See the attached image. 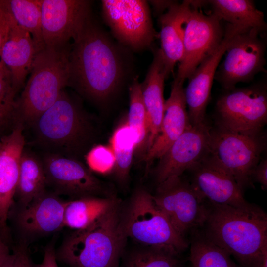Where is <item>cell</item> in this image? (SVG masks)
Here are the masks:
<instances>
[{
	"label": "cell",
	"mask_w": 267,
	"mask_h": 267,
	"mask_svg": "<svg viewBox=\"0 0 267 267\" xmlns=\"http://www.w3.org/2000/svg\"><path fill=\"white\" fill-rule=\"evenodd\" d=\"M257 267H267V250L265 251Z\"/></svg>",
	"instance_id": "obj_39"
},
{
	"label": "cell",
	"mask_w": 267,
	"mask_h": 267,
	"mask_svg": "<svg viewBox=\"0 0 267 267\" xmlns=\"http://www.w3.org/2000/svg\"><path fill=\"white\" fill-rule=\"evenodd\" d=\"M129 97L130 107L126 122L135 138V153L145 156L149 136V125L143 100L141 83L137 79H135L130 87Z\"/></svg>",
	"instance_id": "obj_28"
},
{
	"label": "cell",
	"mask_w": 267,
	"mask_h": 267,
	"mask_svg": "<svg viewBox=\"0 0 267 267\" xmlns=\"http://www.w3.org/2000/svg\"><path fill=\"white\" fill-rule=\"evenodd\" d=\"M263 32L251 29L236 34L218 66L214 79L225 90L239 83H248L259 73L266 72V42Z\"/></svg>",
	"instance_id": "obj_10"
},
{
	"label": "cell",
	"mask_w": 267,
	"mask_h": 267,
	"mask_svg": "<svg viewBox=\"0 0 267 267\" xmlns=\"http://www.w3.org/2000/svg\"><path fill=\"white\" fill-rule=\"evenodd\" d=\"M115 158L114 171L121 182L127 179L136 148L134 136L127 122L120 124L115 130L110 139V145Z\"/></svg>",
	"instance_id": "obj_30"
},
{
	"label": "cell",
	"mask_w": 267,
	"mask_h": 267,
	"mask_svg": "<svg viewBox=\"0 0 267 267\" xmlns=\"http://www.w3.org/2000/svg\"><path fill=\"white\" fill-rule=\"evenodd\" d=\"M73 41L68 85L93 100L105 101L117 90L124 75L117 46L90 15Z\"/></svg>",
	"instance_id": "obj_1"
},
{
	"label": "cell",
	"mask_w": 267,
	"mask_h": 267,
	"mask_svg": "<svg viewBox=\"0 0 267 267\" xmlns=\"http://www.w3.org/2000/svg\"><path fill=\"white\" fill-rule=\"evenodd\" d=\"M85 159L92 172L105 175L115 168V158L110 146L99 144L92 147L86 154Z\"/></svg>",
	"instance_id": "obj_33"
},
{
	"label": "cell",
	"mask_w": 267,
	"mask_h": 267,
	"mask_svg": "<svg viewBox=\"0 0 267 267\" xmlns=\"http://www.w3.org/2000/svg\"><path fill=\"white\" fill-rule=\"evenodd\" d=\"M153 6L157 12H162L165 9H168L173 1H151Z\"/></svg>",
	"instance_id": "obj_38"
},
{
	"label": "cell",
	"mask_w": 267,
	"mask_h": 267,
	"mask_svg": "<svg viewBox=\"0 0 267 267\" xmlns=\"http://www.w3.org/2000/svg\"><path fill=\"white\" fill-rule=\"evenodd\" d=\"M26 245L22 242L11 252L0 236V267H40L32 260Z\"/></svg>",
	"instance_id": "obj_34"
},
{
	"label": "cell",
	"mask_w": 267,
	"mask_h": 267,
	"mask_svg": "<svg viewBox=\"0 0 267 267\" xmlns=\"http://www.w3.org/2000/svg\"><path fill=\"white\" fill-rule=\"evenodd\" d=\"M70 44L44 46L34 58L30 77L16 100L13 117L32 124L57 100L70 77Z\"/></svg>",
	"instance_id": "obj_4"
},
{
	"label": "cell",
	"mask_w": 267,
	"mask_h": 267,
	"mask_svg": "<svg viewBox=\"0 0 267 267\" xmlns=\"http://www.w3.org/2000/svg\"><path fill=\"white\" fill-rule=\"evenodd\" d=\"M266 147L263 132L244 134L217 126L211 128L210 154L231 174L243 191L253 187L252 173Z\"/></svg>",
	"instance_id": "obj_7"
},
{
	"label": "cell",
	"mask_w": 267,
	"mask_h": 267,
	"mask_svg": "<svg viewBox=\"0 0 267 267\" xmlns=\"http://www.w3.org/2000/svg\"><path fill=\"white\" fill-rule=\"evenodd\" d=\"M190 6V0H184L181 3L173 1L159 18L160 50L167 77L183 57L184 26Z\"/></svg>",
	"instance_id": "obj_22"
},
{
	"label": "cell",
	"mask_w": 267,
	"mask_h": 267,
	"mask_svg": "<svg viewBox=\"0 0 267 267\" xmlns=\"http://www.w3.org/2000/svg\"><path fill=\"white\" fill-rule=\"evenodd\" d=\"M191 126L183 84L174 79L171 84L170 96L165 101L164 115L159 134L145 156L147 165L159 159Z\"/></svg>",
	"instance_id": "obj_20"
},
{
	"label": "cell",
	"mask_w": 267,
	"mask_h": 267,
	"mask_svg": "<svg viewBox=\"0 0 267 267\" xmlns=\"http://www.w3.org/2000/svg\"><path fill=\"white\" fill-rule=\"evenodd\" d=\"M24 124L17 121L0 140V235L8 234L7 220L15 198L20 162L25 144Z\"/></svg>",
	"instance_id": "obj_18"
},
{
	"label": "cell",
	"mask_w": 267,
	"mask_h": 267,
	"mask_svg": "<svg viewBox=\"0 0 267 267\" xmlns=\"http://www.w3.org/2000/svg\"><path fill=\"white\" fill-rule=\"evenodd\" d=\"M11 19L9 34L0 56L1 61L10 71L13 87L17 92L30 73L37 51L30 33L19 26L11 16Z\"/></svg>",
	"instance_id": "obj_21"
},
{
	"label": "cell",
	"mask_w": 267,
	"mask_h": 267,
	"mask_svg": "<svg viewBox=\"0 0 267 267\" xmlns=\"http://www.w3.org/2000/svg\"><path fill=\"white\" fill-rule=\"evenodd\" d=\"M31 124L36 142L45 153L74 159L84 150L92 134L86 114L64 90L56 102Z\"/></svg>",
	"instance_id": "obj_5"
},
{
	"label": "cell",
	"mask_w": 267,
	"mask_h": 267,
	"mask_svg": "<svg viewBox=\"0 0 267 267\" xmlns=\"http://www.w3.org/2000/svg\"><path fill=\"white\" fill-rule=\"evenodd\" d=\"M16 93L10 71L0 61V125L13 117Z\"/></svg>",
	"instance_id": "obj_32"
},
{
	"label": "cell",
	"mask_w": 267,
	"mask_h": 267,
	"mask_svg": "<svg viewBox=\"0 0 267 267\" xmlns=\"http://www.w3.org/2000/svg\"><path fill=\"white\" fill-rule=\"evenodd\" d=\"M265 83L225 90L216 104V126L240 133L263 132L267 122Z\"/></svg>",
	"instance_id": "obj_8"
},
{
	"label": "cell",
	"mask_w": 267,
	"mask_h": 267,
	"mask_svg": "<svg viewBox=\"0 0 267 267\" xmlns=\"http://www.w3.org/2000/svg\"><path fill=\"white\" fill-rule=\"evenodd\" d=\"M119 267H182L179 256L165 250L144 247L133 251Z\"/></svg>",
	"instance_id": "obj_31"
},
{
	"label": "cell",
	"mask_w": 267,
	"mask_h": 267,
	"mask_svg": "<svg viewBox=\"0 0 267 267\" xmlns=\"http://www.w3.org/2000/svg\"><path fill=\"white\" fill-rule=\"evenodd\" d=\"M188 171L190 182L204 200L251 213L265 212L245 200L233 177L210 152Z\"/></svg>",
	"instance_id": "obj_13"
},
{
	"label": "cell",
	"mask_w": 267,
	"mask_h": 267,
	"mask_svg": "<svg viewBox=\"0 0 267 267\" xmlns=\"http://www.w3.org/2000/svg\"><path fill=\"white\" fill-rule=\"evenodd\" d=\"M167 78L160 49L155 50L153 61L145 78L141 83L142 94L149 125L147 151L159 134L164 115V81Z\"/></svg>",
	"instance_id": "obj_23"
},
{
	"label": "cell",
	"mask_w": 267,
	"mask_h": 267,
	"mask_svg": "<svg viewBox=\"0 0 267 267\" xmlns=\"http://www.w3.org/2000/svg\"><path fill=\"white\" fill-rule=\"evenodd\" d=\"M68 201L54 192L45 190L28 204L19 206L15 214L18 228L30 237L58 231L64 227V211Z\"/></svg>",
	"instance_id": "obj_19"
},
{
	"label": "cell",
	"mask_w": 267,
	"mask_h": 267,
	"mask_svg": "<svg viewBox=\"0 0 267 267\" xmlns=\"http://www.w3.org/2000/svg\"><path fill=\"white\" fill-rule=\"evenodd\" d=\"M119 204L90 226L65 238L56 255L69 267H119L127 239Z\"/></svg>",
	"instance_id": "obj_3"
},
{
	"label": "cell",
	"mask_w": 267,
	"mask_h": 267,
	"mask_svg": "<svg viewBox=\"0 0 267 267\" xmlns=\"http://www.w3.org/2000/svg\"><path fill=\"white\" fill-rule=\"evenodd\" d=\"M103 17L114 36L136 50L151 47L157 34L147 2L139 0H103Z\"/></svg>",
	"instance_id": "obj_12"
},
{
	"label": "cell",
	"mask_w": 267,
	"mask_h": 267,
	"mask_svg": "<svg viewBox=\"0 0 267 267\" xmlns=\"http://www.w3.org/2000/svg\"><path fill=\"white\" fill-rule=\"evenodd\" d=\"M152 196L175 229L184 238L188 232L203 226L208 212L206 202L182 176L158 184Z\"/></svg>",
	"instance_id": "obj_9"
},
{
	"label": "cell",
	"mask_w": 267,
	"mask_h": 267,
	"mask_svg": "<svg viewBox=\"0 0 267 267\" xmlns=\"http://www.w3.org/2000/svg\"><path fill=\"white\" fill-rule=\"evenodd\" d=\"M0 3L16 23L30 33L37 52L44 48L41 0H2Z\"/></svg>",
	"instance_id": "obj_27"
},
{
	"label": "cell",
	"mask_w": 267,
	"mask_h": 267,
	"mask_svg": "<svg viewBox=\"0 0 267 267\" xmlns=\"http://www.w3.org/2000/svg\"><path fill=\"white\" fill-rule=\"evenodd\" d=\"M121 226L127 238H132L144 247L179 256L189 246L157 206L152 195L143 188L137 189L126 209L121 210Z\"/></svg>",
	"instance_id": "obj_6"
},
{
	"label": "cell",
	"mask_w": 267,
	"mask_h": 267,
	"mask_svg": "<svg viewBox=\"0 0 267 267\" xmlns=\"http://www.w3.org/2000/svg\"><path fill=\"white\" fill-rule=\"evenodd\" d=\"M11 23L10 14L0 3V52L9 36Z\"/></svg>",
	"instance_id": "obj_35"
},
{
	"label": "cell",
	"mask_w": 267,
	"mask_h": 267,
	"mask_svg": "<svg viewBox=\"0 0 267 267\" xmlns=\"http://www.w3.org/2000/svg\"><path fill=\"white\" fill-rule=\"evenodd\" d=\"M183 31V54L175 79L184 83L200 64L221 43L224 34L222 20L215 14H205L193 0Z\"/></svg>",
	"instance_id": "obj_11"
},
{
	"label": "cell",
	"mask_w": 267,
	"mask_h": 267,
	"mask_svg": "<svg viewBox=\"0 0 267 267\" xmlns=\"http://www.w3.org/2000/svg\"><path fill=\"white\" fill-rule=\"evenodd\" d=\"M41 25L45 46L70 44L90 15V1L85 0H41Z\"/></svg>",
	"instance_id": "obj_15"
},
{
	"label": "cell",
	"mask_w": 267,
	"mask_h": 267,
	"mask_svg": "<svg viewBox=\"0 0 267 267\" xmlns=\"http://www.w3.org/2000/svg\"><path fill=\"white\" fill-rule=\"evenodd\" d=\"M211 127L207 121L191 125L171 145L154 170L158 184L169 178L182 176L209 152Z\"/></svg>",
	"instance_id": "obj_16"
},
{
	"label": "cell",
	"mask_w": 267,
	"mask_h": 267,
	"mask_svg": "<svg viewBox=\"0 0 267 267\" xmlns=\"http://www.w3.org/2000/svg\"><path fill=\"white\" fill-rule=\"evenodd\" d=\"M41 159L46 186L57 195L77 199L105 194L102 182L77 159L49 153H45Z\"/></svg>",
	"instance_id": "obj_14"
},
{
	"label": "cell",
	"mask_w": 267,
	"mask_h": 267,
	"mask_svg": "<svg viewBox=\"0 0 267 267\" xmlns=\"http://www.w3.org/2000/svg\"><path fill=\"white\" fill-rule=\"evenodd\" d=\"M253 182L259 183L264 190L267 189V159H261L255 167L252 175Z\"/></svg>",
	"instance_id": "obj_36"
},
{
	"label": "cell",
	"mask_w": 267,
	"mask_h": 267,
	"mask_svg": "<svg viewBox=\"0 0 267 267\" xmlns=\"http://www.w3.org/2000/svg\"><path fill=\"white\" fill-rule=\"evenodd\" d=\"M189 260L192 267H239L231 256L208 239L193 231Z\"/></svg>",
	"instance_id": "obj_29"
},
{
	"label": "cell",
	"mask_w": 267,
	"mask_h": 267,
	"mask_svg": "<svg viewBox=\"0 0 267 267\" xmlns=\"http://www.w3.org/2000/svg\"><path fill=\"white\" fill-rule=\"evenodd\" d=\"M120 204L114 196H88L68 201L64 215V225L75 230L85 229Z\"/></svg>",
	"instance_id": "obj_24"
},
{
	"label": "cell",
	"mask_w": 267,
	"mask_h": 267,
	"mask_svg": "<svg viewBox=\"0 0 267 267\" xmlns=\"http://www.w3.org/2000/svg\"><path fill=\"white\" fill-rule=\"evenodd\" d=\"M46 186L42 159L32 153L23 150L15 197L19 206H25L43 194Z\"/></svg>",
	"instance_id": "obj_26"
},
{
	"label": "cell",
	"mask_w": 267,
	"mask_h": 267,
	"mask_svg": "<svg viewBox=\"0 0 267 267\" xmlns=\"http://www.w3.org/2000/svg\"><path fill=\"white\" fill-rule=\"evenodd\" d=\"M205 236L243 267H257L267 250V216L206 201Z\"/></svg>",
	"instance_id": "obj_2"
},
{
	"label": "cell",
	"mask_w": 267,
	"mask_h": 267,
	"mask_svg": "<svg viewBox=\"0 0 267 267\" xmlns=\"http://www.w3.org/2000/svg\"><path fill=\"white\" fill-rule=\"evenodd\" d=\"M204 2L211 6L212 13L227 24L244 31L257 29L264 32L266 30L264 13L256 8L252 0H211Z\"/></svg>",
	"instance_id": "obj_25"
},
{
	"label": "cell",
	"mask_w": 267,
	"mask_h": 267,
	"mask_svg": "<svg viewBox=\"0 0 267 267\" xmlns=\"http://www.w3.org/2000/svg\"><path fill=\"white\" fill-rule=\"evenodd\" d=\"M245 31L226 23L223 38L220 44L200 64L188 79L187 86L184 89V96L192 126L206 121V109L217 68L233 38L238 33Z\"/></svg>",
	"instance_id": "obj_17"
},
{
	"label": "cell",
	"mask_w": 267,
	"mask_h": 267,
	"mask_svg": "<svg viewBox=\"0 0 267 267\" xmlns=\"http://www.w3.org/2000/svg\"><path fill=\"white\" fill-rule=\"evenodd\" d=\"M40 267H59L57 263L56 251L53 245H48L45 248Z\"/></svg>",
	"instance_id": "obj_37"
}]
</instances>
